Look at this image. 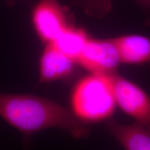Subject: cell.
Returning a JSON list of instances; mask_svg holds the SVG:
<instances>
[{
	"mask_svg": "<svg viewBox=\"0 0 150 150\" xmlns=\"http://www.w3.org/2000/svg\"><path fill=\"white\" fill-rule=\"evenodd\" d=\"M0 116L18 129L27 142L35 133L50 128L63 129L79 139L89 134L85 121L73 110L34 95L0 93Z\"/></svg>",
	"mask_w": 150,
	"mask_h": 150,
	"instance_id": "obj_1",
	"label": "cell"
},
{
	"mask_svg": "<svg viewBox=\"0 0 150 150\" xmlns=\"http://www.w3.org/2000/svg\"><path fill=\"white\" fill-rule=\"evenodd\" d=\"M32 22L38 35L47 45L53 42L70 26L59 0H40L33 8Z\"/></svg>",
	"mask_w": 150,
	"mask_h": 150,
	"instance_id": "obj_4",
	"label": "cell"
},
{
	"mask_svg": "<svg viewBox=\"0 0 150 150\" xmlns=\"http://www.w3.org/2000/svg\"><path fill=\"white\" fill-rule=\"evenodd\" d=\"M121 63L139 64L150 61V39L138 35H124L112 39Z\"/></svg>",
	"mask_w": 150,
	"mask_h": 150,
	"instance_id": "obj_8",
	"label": "cell"
},
{
	"mask_svg": "<svg viewBox=\"0 0 150 150\" xmlns=\"http://www.w3.org/2000/svg\"><path fill=\"white\" fill-rule=\"evenodd\" d=\"M88 40V36L83 29L70 25L51 44L77 63V60Z\"/></svg>",
	"mask_w": 150,
	"mask_h": 150,
	"instance_id": "obj_9",
	"label": "cell"
},
{
	"mask_svg": "<svg viewBox=\"0 0 150 150\" xmlns=\"http://www.w3.org/2000/svg\"><path fill=\"white\" fill-rule=\"evenodd\" d=\"M110 76L116 103L137 123L150 131V95L115 72Z\"/></svg>",
	"mask_w": 150,
	"mask_h": 150,
	"instance_id": "obj_3",
	"label": "cell"
},
{
	"mask_svg": "<svg viewBox=\"0 0 150 150\" xmlns=\"http://www.w3.org/2000/svg\"><path fill=\"white\" fill-rule=\"evenodd\" d=\"M120 63L119 52L112 39L89 38L77 60L78 64L92 74H110L115 72Z\"/></svg>",
	"mask_w": 150,
	"mask_h": 150,
	"instance_id": "obj_5",
	"label": "cell"
},
{
	"mask_svg": "<svg viewBox=\"0 0 150 150\" xmlns=\"http://www.w3.org/2000/svg\"><path fill=\"white\" fill-rule=\"evenodd\" d=\"M116 104L110 74H92L79 82L72 93L73 112L83 121L109 117Z\"/></svg>",
	"mask_w": 150,
	"mask_h": 150,
	"instance_id": "obj_2",
	"label": "cell"
},
{
	"mask_svg": "<svg viewBox=\"0 0 150 150\" xmlns=\"http://www.w3.org/2000/svg\"><path fill=\"white\" fill-rule=\"evenodd\" d=\"M76 63L54 45H47L40 59L39 84L65 77L73 72Z\"/></svg>",
	"mask_w": 150,
	"mask_h": 150,
	"instance_id": "obj_6",
	"label": "cell"
},
{
	"mask_svg": "<svg viewBox=\"0 0 150 150\" xmlns=\"http://www.w3.org/2000/svg\"><path fill=\"white\" fill-rule=\"evenodd\" d=\"M73 3L81 7L88 16L96 18L104 17L112 7L109 0H73Z\"/></svg>",
	"mask_w": 150,
	"mask_h": 150,
	"instance_id": "obj_10",
	"label": "cell"
},
{
	"mask_svg": "<svg viewBox=\"0 0 150 150\" xmlns=\"http://www.w3.org/2000/svg\"><path fill=\"white\" fill-rule=\"evenodd\" d=\"M144 8L150 9V0H138Z\"/></svg>",
	"mask_w": 150,
	"mask_h": 150,
	"instance_id": "obj_11",
	"label": "cell"
},
{
	"mask_svg": "<svg viewBox=\"0 0 150 150\" xmlns=\"http://www.w3.org/2000/svg\"><path fill=\"white\" fill-rule=\"evenodd\" d=\"M107 128L125 150H150V131L139 124L127 126L110 121Z\"/></svg>",
	"mask_w": 150,
	"mask_h": 150,
	"instance_id": "obj_7",
	"label": "cell"
}]
</instances>
